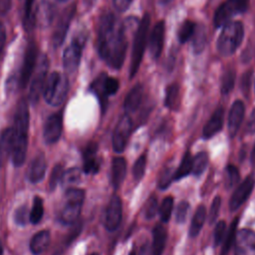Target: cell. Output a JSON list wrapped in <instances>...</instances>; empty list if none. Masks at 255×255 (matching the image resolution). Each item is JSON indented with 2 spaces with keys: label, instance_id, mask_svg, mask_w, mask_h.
Listing matches in <instances>:
<instances>
[{
  "label": "cell",
  "instance_id": "obj_50",
  "mask_svg": "<svg viewBox=\"0 0 255 255\" xmlns=\"http://www.w3.org/2000/svg\"><path fill=\"white\" fill-rule=\"evenodd\" d=\"M204 44H205V31H203V29L201 27L198 31H196V35L194 38L193 46H194L195 52H197V53L201 52L203 50Z\"/></svg>",
  "mask_w": 255,
  "mask_h": 255
},
{
  "label": "cell",
  "instance_id": "obj_2",
  "mask_svg": "<svg viewBox=\"0 0 255 255\" xmlns=\"http://www.w3.org/2000/svg\"><path fill=\"white\" fill-rule=\"evenodd\" d=\"M14 145L12 150V161L15 166L24 163L28 147L29 129V107L25 99H21L17 105L14 117Z\"/></svg>",
  "mask_w": 255,
  "mask_h": 255
},
{
  "label": "cell",
  "instance_id": "obj_26",
  "mask_svg": "<svg viewBox=\"0 0 255 255\" xmlns=\"http://www.w3.org/2000/svg\"><path fill=\"white\" fill-rule=\"evenodd\" d=\"M166 237H167L166 229L161 224L155 225L152 231V246H151L152 255L162 254L165 247V243H166Z\"/></svg>",
  "mask_w": 255,
  "mask_h": 255
},
{
  "label": "cell",
  "instance_id": "obj_18",
  "mask_svg": "<svg viewBox=\"0 0 255 255\" xmlns=\"http://www.w3.org/2000/svg\"><path fill=\"white\" fill-rule=\"evenodd\" d=\"M164 34H165V25L163 21L157 22L149 36V42H148V50L149 54L152 59L156 60L159 58L162 47H163V42H164Z\"/></svg>",
  "mask_w": 255,
  "mask_h": 255
},
{
  "label": "cell",
  "instance_id": "obj_47",
  "mask_svg": "<svg viewBox=\"0 0 255 255\" xmlns=\"http://www.w3.org/2000/svg\"><path fill=\"white\" fill-rule=\"evenodd\" d=\"M220 206H221V198L219 196H215L211 202V206L209 209V215H208L209 223H213L217 219Z\"/></svg>",
  "mask_w": 255,
  "mask_h": 255
},
{
  "label": "cell",
  "instance_id": "obj_1",
  "mask_svg": "<svg viewBox=\"0 0 255 255\" xmlns=\"http://www.w3.org/2000/svg\"><path fill=\"white\" fill-rule=\"evenodd\" d=\"M97 46L100 57L108 66L113 69L123 66L128 47L126 27L112 12H105L100 18Z\"/></svg>",
  "mask_w": 255,
  "mask_h": 255
},
{
  "label": "cell",
  "instance_id": "obj_3",
  "mask_svg": "<svg viewBox=\"0 0 255 255\" xmlns=\"http://www.w3.org/2000/svg\"><path fill=\"white\" fill-rule=\"evenodd\" d=\"M243 37L244 27L240 21L226 23L217 39L218 53L223 57L231 56L241 45Z\"/></svg>",
  "mask_w": 255,
  "mask_h": 255
},
{
  "label": "cell",
  "instance_id": "obj_28",
  "mask_svg": "<svg viewBox=\"0 0 255 255\" xmlns=\"http://www.w3.org/2000/svg\"><path fill=\"white\" fill-rule=\"evenodd\" d=\"M50 242V233L48 230L37 232L30 241V250L34 255H39L45 251Z\"/></svg>",
  "mask_w": 255,
  "mask_h": 255
},
{
  "label": "cell",
  "instance_id": "obj_42",
  "mask_svg": "<svg viewBox=\"0 0 255 255\" xmlns=\"http://www.w3.org/2000/svg\"><path fill=\"white\" fill-rule=\"evenodd\" d=\"M33 3H34V0H25L23 23H24V27L26 29H29V28H31L34 25V19L31 16L32 15Z\"/></svg>",
  "mask_w": 255,
  "mask_h": 255
},
{
  "label": "cell",
  "instance_id": "obj_25",
  "mask_svg": "<svg viewBox=\"0 0 255 255\" xmlns=\"http://www.w3.org/2000/svg\"><path fill=\"white\" fill-rule=\"evenodd\" d=\"M142 96H143V88L140 84H136L128 92V94L126 97L124 107H125L127 114L133 113L137 110V108L139 107V105L141 103Z\"/></svg>",
  "mask_w": 255,
  "mask_h": 255
},
{
  "label": "cell",
  "instance_id": "obj_30",
  "mask_svg": "<svg viewBox=\"0 0 255 255\" xmlns=\"http://www.w3.org/2000/svg\"><path fill=\"white\" fill-rule=\"evenodd\" d=\"M164 105L170 110H176L179 106V87L173 83L166 87Z\"/></svg>",
  "mask_w": 255,
  "mask_h": 255
},
{
  "label": "cell",
  "instance_id": "obj_41",
  "mask_svg": "<svg viewBox=\"0 0 255 255\" xmlns=\"http://www.w3.org/2000/svg\"><path fill=\"white\" fill-rule=\"evenodd\" d=\"M145 164H146V158L144 155L139 156L134 162L132 167V174L135 180H140L142 178L145 170Z\"/></svg>",
  "mask_w": 255,
  "mask_h": 255
},
{
  "label": "cell",
  "instance_id": "obj_29",
  "mask_svg": "<svg viewBox=\"0 0 255 255\" xmlns=\"http://www.w3.org/2000/svg\"><path fill=\"white\" fill-rule=\"evenodd\" d=\"M205 218H206L205 206L203 204H200L197 207V209L192 217V220H191V224H190V228H189V235L191 237H195L198 235L199 231L201 230V228L203 226Z\"/></svg>",
  "mask_w": 255,
  "mask_h": 255
},
{
  "label": "cell",
  "instance_id": "obj_12",
  "mask_svg": "<svg viewBox=\"0 0 255 255\" xmlns=\"http://www.w3.org/2000/svg\"><path fill=\"white\" fill-rule=\"evenodd\" d=\"M75 12H76V5L73 4L67 7L59 17L57 26L52 35V44L54 48L57 49L63 44L70 27V23L75 15Z\"/></svg>",
  "mask_w": 255,
  "mask_h": 255
},
{
  "label": "cell",
  "instance_id": "obj_45",
  "mask_svg": "<svg viewBox=\"0 0 255 255\" xmlns=\"http://www.w3.org/2000/svg\"><path fill=\"white\" fill-rule=\"evenodd\" d=\"M251 83H252V70H248L242 75L241 82H240V89L245 97L249 96Z\"/></svg>",
  "mask_w": 255,
  "mask_h": 255
},
{
  "label": "cell",
  "instance_id": "obj_31",
  "mask_svg": "<svg viewBox=\"0 0 255 255\" xmlns=\"http://www.w3.org/2000/svg\"><path fill=\"white\" fill-rule=\"evenodd\" d=\"M192 171V158L190 155V152L187 151L183 155L179 166L174 171V179H181L182 177L186 176Z\"/></svg>",
  "mask_w": 255,
  "mask_h": 255
},
{
  "label": "cell",
  "instance_id": "obj_51",
  "mask_svg": "<svg viewBox=\"0 0 255 255\" xmlns=\"http://www.w3.org/2000/svg\"><path fill=\"white\" fill-rule=\"evenodd\" d=\"M132 1L133 0H113V4L119 12H125L128 9Z\"/></svg>",
  "mask_w": 255,
  "mask_h": 255
},
{
  "label": "cell",
  "instance_id": "obj_15",
  "mask_svg": "<svg viewBox=\"0 0 255 255\" xmlns=\"http://www.w3.org/2000/svg\"><path fill=\"white\" fill-rule=\"evenodd\" d=\"M122 216H123L122 200L119 196L114 195L111 198L105 211V215H104L105 227L109 231L116 230L122 221Z\"/></svg>",
  "mask_w": 255,
  "mask_h": 255
},
{
  "label": "cell",
  "instance_id": "obj_59",
  "mask_svg": "<svg viewBox=\"0 0 255 255\" xmlns=\"http://www.w3.org/2000/svg\"><path fill=\"white\" fill-rule=\"evenodd\" d=\"M91 255H99V254H97V253H93V254H91Z\"/></svg>",
  "mask_w": 255,
  "mask_h": 255
},
{
  "label": "cell",
  "instance_id": "obj_54",
  "mask_svg": "<svg viewBox=\"0 0 255 255\" xmlns=\"http://www.w3.org/2000/svg\"><path fill=\"white\" fill-rule=\"evenodd\" d=\"M5 41H6V30H5L4 26L0 23V54L3 51Z\"/></svg>",
  "mask_w": 255,
  "mask_h": 255
},
{
  "label": "cell",
  "instance_id": "obj_13",
  "mask_svg": "<svg viewBox=\"0 0 255 255\" xmlns=\"http://www.w3.org/2000/svg\"><path fill=\"white\" fill-rule=\"evenodd\" d=\"M130 131L131 120L127 114L123 116L117 124V127L113 134V147L116 152H122L125 150L127 143L128 141Z\"/></svg>",
  "mask_w": 255,
  "mask_h": 255
},
{
  "label": "cell",
  "instance_id": "obj_22",
  "mask_svg": "<svg viewBox=\"0 0 255 255\" xmlns=\"http://www.w3.org/2000/svg\"><path fill=\"white\" fill-rule=\"evenodd\" d=\"M223 121H224V110L223 108L219 107L214 111L210 119L205 124L202 130L203 137L210 138L213 135H215L222 128Z\"/></svg>",
  "mask_w": 255,
  "mask_h": 255
},
{
  "label": "cell",
  "instance_id": "obj_21",
  "mask_svg": "<svg viewBox=\"0 0 255 255\" xmlns=\"http://www.w3.org/2000/svg\"><path fill=\"white\" fill-rule=\"evenodd\" d=\"M47 161L46 157L43 153L37 154L31 161L30 166L28 168V179L32 183H37L43 179L46 173Z\"/></svg>",
  "mask_w": 255,
  "mask_h": 255
},
{
  "label": "cell",
  "instance_id": "obj_44",
  "mask_svg": "<svg viewBox=\"0 0 255 255\" xmlns=\"http://www.w3.org/2000/svg\"><path fill=\"white\" fill-rule=\"evenodd\" d=\"M158 206H157V199L155 196H150L146 203H145V207H144V216L146 219H151L155 216L156 212H157Z\"/></svg>",
  "mask_w": 255,
  "mask_h": 255
},
{
  "label": "cell",
  "instance_id": "obj_19",
  "mask_svg": "<svg viewBox=\"0 0 255 255\" xmlns=\"http://www.w3.org/2000/svg\"><path fill=\"white\" fill-rule=\"evenodd\" d=\"M244 113H245V108H244L243 102L240 100L235 101L232 107L230 108L229 115H228V132L230 137H233L237 133L242 124Z\"/></svg>",
  "mask_w": 255,
  "mask_h": 255
},
{
  "label": "cell",
  "instance_id": "obj_56",
  "mask_svg": "<svg viewBox=\"0 0 255 255\" xmlns=\"http://www.w3.org/2000/svg\"><path fill=\"white\" fill-rule=\"evenodd\" d=\"M251 163H252V165L255 166V145H254L253 150L251 152Z\"/></svg>",
  "mask_w": 255,
  "mask_h": 255
},
{
  "label": "cell",
  "instance_id": "obj_37",
  "mask_svg": "<svg viewBox=\"0 0 255 255\" xmlns=\"http://www.w3.org/2000/svg\"><path fill=\"white\" fill-rule=\"evenodd\" d=\"M208 164V154L206 152L197 153L192 159V172L195 175L201 174Z\"/></svg>",
  "mask_w": 255,
  "mask_h": 255
},
{
  "label": "cell",
  "instance_id": "obj_5",
  "mask_svg": "<svg viewBox=\"0 0 255 255\" xmlns=\"http://www.w3.org/2000/svg\"><path fill=\"white\" fill-rule=\"evenodd\" d=\"M68 90V79L59 72H53L48 77L44 86L43 94L45 101L51 106H60L66 99Z\"/></svg>",
  "mask_w": 255,
  "mask_h": 255
},
{
  "label": "cell",
  "instance_id": "obj_36",
  "mask_svg": "<svg viewBox=\"0 0 255 255\" xmlns=\"http://www.w3.org/2000/svg\"><path fill=\"white\" fill-rule=\"evenodd\" d=\"M80 176H81V172H80L79 168H77V167L69 168L68 170L64 171V173H63V176L61 179L62 185L67 188H71V186H73L79 182Z\"/></svg>",
  "mask_w": 255,
  "mask_h": 255
},
{
  "label": "cell",
  "instance_id": "obj_17",
  "mask_svg": "<svg viewBox=\"0 0 255 255\" xmlns=\"http://www.w3.org/2000/svg\"><path fill=\"white\" fill-rule=\"evenodd\" d=\"M63 129V121L62 116L60 114H54L50 116L45 125L43 129L44 139L47 143H55L61 136Z\"/></svg>",
  "mask_w": 255,
  "mask_h": 255
},
{
  "label": "cell",
  "instance_id": "obj_38",
  "mask_svg": "<svg viewBox=\"0 0 255 255\" xmlns=\"http://www.w3.org/2000/svg\"><path fill=\"white\" fill-rule=\"evenodd\" d=\"M172 207H173V198L171 196H167L165 197L162 202L161 205L159 207V215H160V219L163 222H167L171 211H172Z\"/></svg>",
  "mask_w": 255,
  "mask_h": 255
},
{
  "label": "cell",
  "instance_id": "obj_14",
  "mask_svg": "<svg viewBox=\"0 0 255 255\" xmlns=\"http://www.w3.org/2000/svg\"><path fill=\"white\" fill-rule=\"evenodd\" d=\"M234 255H255V232L248 228L236 232Z\"/></svg>",
  "mask_w": 255,
  "mask_h": 255
},
{
  "label": "cell",
  "instance_id": "obj_9",
  "mask_svg": "<svg viewBox=\"0 0 255 255\" xmlns=\"http://www.w3.org/2000/svg\"><path fill=\"white\" fill-rule=\"evenodd\" d=\"M249 5V0H226L216 10L214 14V25L224 26L236 14L244 12Z\"/></svg>",
  "mask_w": 255,
  "mask_h": 255
},
{
  "label": "cell",
  "instance_id": "obj_20",
  "mask_svg": "<svg viewBox=\"0 0 255 255\" xmlns=\"http://www.w3.org/2000/svg\"><path fill=\"white\" fill-rule=\"evenodd\" d=\"M55 16V7L54 5L46 0H43L37 11L34 18V24L39 25L41 28H47L51 25Z\"/></svg>",
  "mask_w": 255,
  "mask_h": 255
},
{
  "label": "cell",
  "instance_id": "obj_49",
  "mask_svg": "<svg viewBox=\"0 0 255 255\" xmlns=\"http://www.w3.org/2000/svg\"><path fill=\"white\" fill-rule=\"evenodd\" d=\"M225 231H226V223L225 221H219L214 229V243L215 245H219L221 241L223 240L225 236Z\"/></svg>",
  "mask_w": 255,
  "mask_h": 255
},
{
  "label": "cell",
  "instance_id": "obj_57",
  "mask_svg": "<svg viewBox=\"0 0 255 255\" xmlns=\"http://www.w3.org/2000/svg\"><path fill=\"white\" fill-rule=\"evenodd\" d=\"M0 255H3V248H2L1 242H0Z\"/></svg>",
  "mask_w": 255,
  "mask_h": 255
},
{
  "label": "cell",
  "instance_id": "obj_53",
  "mask_svg": "<svg viewBox=\"0 0 255 255\" xmlns=\"http://www.w3.org/2000/svg\"><path fill=\"white\" fill-rule=\"evenodd\" d=\"M11 6V0H0V14H6Z\"/></svg>",
  "mask_w": 255,
  "mask_h": 255
},
{
  "label": "cell",
  "instance_id": "obj_40",
  "mask_svg": "<svg viewBox=\"0 0 255 255\" xmlns=\"http://www.w3.org/2000/svg\"><path fill=\"white\" fill-rule=\"evenodd\" d=\"M63 173H64V170H63L62 164H56L53 167L52 172L50 174V178H49V184H48L49 189L51 191H53L56 188V186L59 183V181H61Z\"/></svg>",
  "mask_w": 255,
  "mask_h": 255
},
{
  "label": "cell",
  "instance_id": "obj_52",
  "mask_svg": "<svg viewBox=\"0 0 255 255\" xmlns=\"http://www.w3.org/2000/svg\"><path fill=\"white\" fill-rule=\"evenodd\" d=\"M246 130L249 133H255V109L252 111L249 120L247 122L246 126Z\"/></svg>",
  "mask_w": 255,
  "mask_h": 255
},
{
  "label": "cell",
  "instance_id": "obj_58",
  "mask_svg": "<svg viewBox=\"0 0 255 255\" xmlns=\"http://www.w3.org/2000/svg\"><path fill=\"white\" fill-rule=\"evenodd\" d=\"M129 255H135V253H134V251L132 250L130 253H129Z\"/></svg>",
  "mask_w": 255,
  "mask_h": 255
},
{
  "label": "cell",
  "instance_id": "obj_11",
  "mask_svg": "<svg viewBox=\"0 0 255 255\" xmlns=\"http://www.w3.org/2000/svg\"><path fill=\"white\" fill-rule=\"evenodd\" d=\"M37 55H38L37 45L33 41H31L25 50L23 63L20 70L19 85L21 88H25L27 86L31 76L33 75V72L35 70L36 63H37Z\"/></svg>",
  "mask_w": 255,
  "mask_h": 255
},
{
  "label": "cell",
  "instance_id": "obj_16",
  "mask_svg": "<svg viewBox=\"0 0 255 255\" xmlns=\"http://www.w3.org/2000/svg\"><path fill=\"white\" fill-rule=\"evenodd\" d=\"M255 185V176L253 174L248 175L234 190L230 201L229 208L231 211L237 210L249 197Z\"/></svg>",
  "mask_w": 255,
  "mask_h": 255
},
{
  "label": "cell",
  "instance_id": "obj_10",
  "mask_svg": "<svg viewBox=\"0 0 255 255\" xmlns=\"http://www.w3.org/2000/svg\"><path fill=\"white\" fill-rule=\"evenodd\" d=\"M119 81L116 78L109 77L106 74H102L94 81L91 86V90L97 95L102 105V108L105 109L108 97L116 94L119 90Z\"/></svg>",
  "mask_w": 255,
  "mask_h": 255
},
{
  "label": "cell",
  "instance_id": "obj_39",
  "mask_svg": "<svg viewBox=\"0 0 255 255\" xmlns=\"http://www.w3.org/2000/svg\"><path fill=\"white\" fill-rule=\"evenodd\" d=\"M225 186L226 188H231L233 187L239 180V171L236 166L229 164L226 167V172H225Z\"/></svg>",
  "mask_w": 255,
  "mask_h": 255
},
{
  "label": "cell",
  "instance_id": "obj_4",
  "mask_svg": "<svg viewBox=\"0 0 255 255\" xmlns=\"http://www.w3.org/2000/svg\"><path fill=\"white\" fill-rule=\"evenodd\" d=\"M149 24H150L149 15L144 14L138 23V26L134 35V39H133L130 66H129V78L134 77V75L136 74L140 66L142 56L145 50L146 42H147Z\"/></svg>",
  "mask_w": 255,
  "mask_h": 255
},
{
  "label": "cell",
  "instance_id": "obj_48",
  "mask_svg": "<svg viewBox=\"0 0 255 255\" xmlns=\"http://www.w3.org/2000/svg\"><path fill=\"white\" fill-rule=\"evenodd\" d=\"M188 210H189V203L187 201H181L178 204L176 208V213H175V218L178 223H183L185 221Z\"/></svg>",
  "mask_w": 255,
  "mask_h": 255
},
{
  "label": "cell",
  "instance_id": "obj_34",
  "mask_svg": "<svg viewBox=\"0 0 255 255\" xmlns=\"http://www.w3.org/2000/svg\"><path fill=\"white\" fill-rule=\"evenodd\" d=\"M234 84H235V72L232 69H228L224 72L221 78V86H220L221 94L222 95L229 94L233 90Z\"/></svg>",
  "mask_w": 255,
  "mask_h": 255
},
{
  "label": "cell",
  "instance_id": "obj_27",
  "mask_svg": "<svg viewBox=\"0 0 255 255\" xmlns=\"http://www.w3.org/2000/svg\"><path fill=\"white\" fill-rule=\"evenodd\" d=\"M127 173V161L123 157H115L112 163V182L115 188L123 183Z\"/></svg>",
  "mask_w": 255,
  "mask_h": 255
},
{
  "label": "cell",
  "instance_id": "obj_46",
  "mask_svg": "<svg viewBox=\"0 0 255 255\" xmlns=\"http://www.w3.org/2000/svg\"><path fill=\"white\" fill-rule=\"evenodd\" d=\"M30 217V213H28V208L26 205H22L18 207L15 211V221L19 225H25L27 224Z\"/></svg>",
  "mask_w": 255,
  "mask_h": 255
},
{
  "label": "cell",
  "instance_id": "obj_35",
  "mask_svg": "<svg viewBox=\"0 0 255 255\" xmlns=\"http://www.w3.org/2000/svg\"><path fill=\"white\" fill-rule=\"evenodd\" d=\"M44 214V206L43 199L40 196H35L33 199V206L30 211V221L33 224H37L41 221Z\"/></svg>",
  "mask_w": 255,
  "mask_h": 255
},
{
  "label": "cell",
  "instance_id": "obj_24",
  "mask_svg": "<svg viewBox=\"0 0 255 255\" xmlns=\"http://www.w3.org/2000/svg\"><path fill=\"white\" fill-rule=\"evenodd\" d=\"M98 145L96 142H90L83 153L84 171L86 173H96L100 168L99 160L97 159Z\"/></svg>",
  "mask_w": 255,
  "mask_h": 255
},
{
  "label": "cell",
  "instance_id": "obj_43",
  "mask_svg": "<svg viewBox=\"0 0 255 255\" xmlns=\"http://www.w3.org/2000/svg\"><path fill=\"white\" fill-rule=\"evenodd\" d=\"M173 169L171 167H165L160 175H159V178H158V186L160 188H166L170 182L172 181V179H174V172H172Z\"/></svg>",
  "mask_w": 255,
  "mask_h": 255
},
{
  "label": "cell",
  "instance_id": "obj_55",
  "mask_svg": "<svg viewBox=\"0 0 255 255\" xmlns=\"http://www.w3.org/2000/svg\"><path fill=\"white\" fill-rule=\"evenodd\" d=\"M150 252H151V250H150L149 245H148L147 243H144V244L140 247L138 255H150Z\"/></svg>",
  "mask_w": 255,
  "mask_h": 255
},
{
  "label": "cell",
  "instance_id": "obj_60",
  "mask_svg": "<svg viewBox=\"0 0 255 255\" xmlns=\"http://www.w3.org/2000/svg\"><path fill=\"white\" fill-rule=\"evenodd\" d=\"M58 1H60V2H63V1H67V0H58Z\"/></svg>",
  "mask_w": 255,
  "mask_h": 255
},
{
  "label": "cell",
  "instance_id": "obj_6",
  "mask_svg": "<svg viewBox=\"0 0 255 255\" xmlns=\"http://www.w3.org/2000/svg\"><path fill=\"white\" fill-rule=\"evenodd\" d=\"M85 198V192L79 188H68L65 193L64 204L61 210V220L65 224H73L77 221Z\"/></svg>",
  "mask_w": 255,
  "mask_h": 255
},
{
  "label": "cell",
  "instance_id": "obj_7",
  "mask_svg": "<svg viewBox=\"0 0 255 255\" xmlns=\"http://www.w3.org/2000/svg\"><path fill=\"white\" fill-rule=\"evenodd\" d=\"M86 40L87 36L84 33H79L65 49L63 54V66L67 72L73 73L78 69Z\"/></svg>",
  "mask_w": 255,
  "mask_h": 255
},
{
  "label": "cell",
  "instance_id": "obj_23",
  "mask_svg": "<svg viewBox=\"0 0 255 255\" xmlns=\"http://www.w3.org/2000/svg\"><path fill=\"white\" fill-rule=\"evenodd\" d=\"M15 133L13 128H6L0 135V166L4 165L10 154H12Z\"/></svg>",
  "mask_w": 255,
  "mask_h": 255
},
{
  "label": "cell",
  "instance_id": "obj_8",
  "mask_svg": "<svg viewBox=\"0 0 255 255\" xmlns=\"http://www.w3.org/2000/svg\"><path fill=\"white\" fill-rule=\"evenodd\" d=\"M49 69V60L46 55H42L36 63L35 70L33 72L32 83L29 91V99L32 104H37L40 95L44 90L46 83V77Z\"/></svg>",
  "mask_w": 255,
  "mask_h": 255
},
{
  "label": "cell",
  "instance_id": "obj_32",
  "mask_svg": "<svg viewBox=\"0 0 255 255\" xmlns=\"http://www.w3.org/2000/svg\"><path fill=\"white\" fill-rule=\"evenodd\" d=\"M237 225H238V218H235L227 230V234H226L224 243L222 245L220 255H227L231 246L234 244V240H235V236H236V232H237L236 231Z\"/></svg>",
  "mask_w": 255,
  "mask_h": 255
},
{
  "label": "cell",
  "instance_id": "obj_33",
  "mask_svg": "<svg viewBox=\"0 0 255 255\" xmlns=\"http://www.w3.org/2000/svg\"><path fill=\"white\" fill-rule=\"evenodd\" d=\"M194 31H195V23L191 20H185L184 22H182L177 32L178 41L180 43H185L191 38Z\"/></svg>",
  "mask_w": 255,
  "mask_h": 255
}]
</instances>
